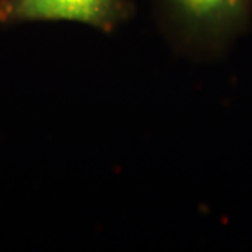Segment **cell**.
Returning a JSON list of instances; mask_svg holds the SVG:
<instances>
[{"mask_svg":"<svg viewBox=\"0 0 252 252\" xmlns=\"http://www.w3.org/2000/svg\"><path fill=\"white\" fill-rule=\"evenodd\" d=\"M184 24L212 41L241 31L252 13V0H167Z\"/></svg>","mask_w":252,"mask_h":252,"instance_id":"7a4b0ae2","label":"cell"},{"mask_svg":"<svg viewBox=\"0 0 252 252\" xmlns=\"http://www.w3.org/2000/svg\"><path fill=\"white\" fill-rule=\"evenodd\" d=\"M124 13V0H0L4 23L67 20L109 30Z\"/></svg>","mask_w":252,"mask_h":252,"instance_id":"6da1fadb","label":"cell"}]
</instances>
